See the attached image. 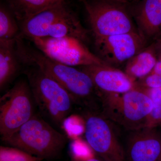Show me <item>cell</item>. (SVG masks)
<instances>
[{"instance_id": "cell-1", "label": "cell", "mask_w": 161, "mask_h": 161, "mask_svg": "<svg viewBox=\"0 0 161 161\" xmlns=\"http://www.w3.org/2000/svg\"><path fill=\"white\" fill-rule=\"evenodd\" d=\"M23 60L26 65L37 67L58 81L68 92L74 103L95 112L101 108V94L91 77L79 68L58 62L31 46L23 52Z\"/></svg>"}, {"instance_id": "cell-2", "label": "cell", "mask_w": 161, "mask_h": 161, "mask_svg": "<svg viewBox=\"0 0 161 161\" xmlns=\"http://www.w3.org/2000/svg\"><path fill=\"white\" fill-rule=\"evenodd\" d=\"M20 36L23 39L73 37L83 42L88 39V31L66 6V2L40 12L20 25Z\"/></svg>"}, {"instance_id": "cell-3", "label": "cell", "mask_w": 161, "mask_h": 161, "mask_svg": "<svg viewBox=\"0 0 161 161\" xmlns=\"http://www.w3.org/2000/svg\"><path fill=\"white\" fill-rule=\"evenodd\" d=\"M2 141L7 146L19 148L43 160H53L61 154L68 138L35 114L14 134Z\"/></svg>"}, {"instance_id": "cell-4", "label": "cell", "mask_w": 161, "mask_h": 161, "mask_svg": "<svg viewBox=\"0 0 161 161\" xmlns=\"http://www.w3.org/2000/svg\"><path fill=\"white\" fill-rule=\"evenodd\" d=\"M26 67L24 73L35 104L45 117L60 126L71 112L74 103L70 95L58 81L37 67Z\"/></svg>"}, {"instance_id": "cell-5", "label": "cell", "mask_w": 161, "mask_h": 161, "mask_svg": "<svg viewBox=\"0 0 161 161\" xmlns=\"http://www.w3.org/2000/svg\"><path fill=\"white\" fill-rule=\"evenodd\" d=\"M153 105L148 95L136 88L124 94L102 95V114L133 131L145 128Z\"/></svg>"}, {"instance_id": "cell-6", "label": "cell", "mask_w": 161, "mask_h": 161, "mask_svg": "<svg viewBox=\"0 0 161 161\" xmlns=\"http://www.w3.org/2000/svg\"><path fill=\"white\" fill-rule=\"evenodd\" d=\"M94 40L136 31L126 3L120 0H80Z\"/></svg>"}, {"instance_id": "cell-7", "label": "cell", "mask_w": 161, "mask_h": 161, "mask_svg": "<svg viewBox=\"0 0 161 161\" xmlns=\"http://www.w3.org/2000/svg\"><path fill=\"white\" fill-rule=\"evenodd\" d=\"M34 99L28 81L20 80L0 98L1 140L11 136L35 115Z\"/></svg>"}, {"instance_id": "cell-8", "label": "cell", "mask_w": 161, "mask_h": 161, "mask_svg": "<svg viewBox=\"0 0 161 161\" xmlns=\"http://www.w3.org/2000/svg\"><path fill=\"white\" fill-rule=\"evenodd\" d=\"M29 40L35 47L47 57L65 65L79 67L108 64L98 56L93 53L86 46L85 42L78 38L67 36Z\"/></svg>"}, {"instance_id": "cell-9", "label": "cell", "mask_w": 161, "mask_h": 161, "mask_svg": "<svg viewBox=\"0 0 161 161\" xmlns=\"http://www.w3.org/2000/svg\"><path fill=\"white\" fill-rule=\"evenodd\" d=\"M85 113V136L94 152L104 161H127L108 119L98 112Z\"/></svg>"}, {"instance_id": "cell-10", "label": "cell", "mask_w": 161, "mask_h": 161, "mask_svg": "<svg viewBox=\"0 0 161 161\" xmlns=\"http://www.w3.org/2000/svg\"><path fill=\"white\" fill-rule=\"evenodd\" d=\"M145 43L146 39L137 31L95 40L98 57L113 67L127 62L145 48Z\"/></svg>"}, {"instance_id": "cell-11", "label": "cell", "mask_w": 161, "mask_h": 161, "mask_svg": "<svg viewBox=\"0 0 161 161\" xmlns=\"http://www.w3.org/2000/svg\"><path fill=\"white\" fill-rule=\"evenodd\" d=\"M78 68L91 77L102 95L124 94L135 89L136 82L125 72L108 64Z\"/></svg>"}, {"instance_id": "cell-12", "label": "cell", "mask_w": 161, "mask_h": 161, "mask_svg": "<svg viewBox=\"0 0 161 161\" xmlns=\"http://www.w3.org/2000/svg\"><path fill=\"white\" fill-rule=\"evenodd\" d=\"M153 129L135 131L129 140V161H157L161 158V137Z\"/></svg>"}, {"instance_id": "cell-13", "label": "cell", "mask_w": 161, "mask_h": 161, "mask_svg": "<svg viewBox=\"0 0 161 161\" xmlns=\"http://www.w3.org/2000/svg\"><path fill=\"white\" fill-rule=\"evenodd\" d=\"M136 19L145 39L157 36L161 33V0H143Z\"/></svg>"}, {"instance_id": "cell-14", "label": "cell", "mask_w": 161, "mask_h": 161, "mask_svg": "<svg viewBox=\"0 0 161 161\" xmlns=\"http://www.w3.org/2000/svg\"><path fill=\"white\" fill-rule=\"evenodd\" d=\"M16 39L0 40V90L3 91L15 78L21 65L16 49Z\"/></svg>"}, {"instance_id": "cell-15", "label": "cell", "mask_w": 161, "mask_h": 161, "mask_svg": "<svg viewBox=\"0 0 161 161\" xmlns=\"http://www.w3.org/2000/svg\"><path fill=\"white\" fill-rule=\"evenodd\" d=\"M158 60L155 43H153L127 61L125 72L136 82L150 74Z\"/></svg>"}, {"instance_id": "cell-16", "label": "cell", "mask_w": 161, "mask_h": 161, "mask_svg": "<svg viewBox=\"0 0 161 161\" xmlns=\"http://www.w3.org/2000/svg\"><path fill=\"white\" fill-rule=\"evenodd\" d=\"M66 0H7L9 8L21 23L40 12Z\"/></svg>"}, {"instance_id": "cell-17", "label": "cell", "mask_w": 161, "mask_h": 161, "mask_svg": "<svg viewBox=\"0 0 161 161\" xmlns=\"http://www.w3.org/2000/svg\"><path fill=\"white\" fill-rule=\"evenodd\" d=\"M20 34V26L9 7H0V40L16 39Z\"/></svg>"}, {"instance_id": "cell-18", "label": "cell", "mask_w": 161, "mask_h": 161, "mask_svg": "<svg viewBox=\"0 0 161 161\" xmlns=\"http://www.w3.org/2000/svg\"><path fill=\"white\" fill-rule=\"evenodd\" d=\"M43 159L10 146L0 147V161H42Z\"/></svg>"}, {"instance_id": "cell-19", "label": "cell", "mask_w": 161, "mask_h": 161, "mask_svg": "<svg viewBox=\"0 0 161 161\" xmlns=\"http://www.w3.org/2000/svg\"><path fill=\"white\" fill-rule=\"evenodd\" d=\"M161 86V76L151 72L149 75L136 81V87L156 88Z\"/></svg>"}, {"instance_id": "cell-20", "label": "cell", "mask_w": 161, "mask_h": 161, "mask_svg": "<svg viewBox=\"0 0 161 161\" xmlns=\"http://www.w3.org/2000/svg\"><path fill=\"white\" fill-rule=\"evenodd\" d=\"M153 103V108L147 118L145 128L154 129L161 125V101Z\"/></svg>"}, {"instance_id": "cell-21", "label": "cell", "mask_w": 161, "mask_h": 161, "mask_svg": "<svg viewBox=\"0 0 161 161\" xmlns=\"http://www.w3.org/2000/svg\"><path fill=\"white\" fill-rule=\"evenodd\" d=\"M135 88L142 91L148 95L151 98L153 102L161 101V86L156 88H145L136 87Z\"/></svg>"}, {"instance_id": "cell-22", "label": "cell", "mask_w": 161, "mask_h": 161, "mask_svg": "<svg viewBox=\"0 0 161 161\" xmlns=\"http://www.w3.org/2000/svg\"><path fill=\"white\" fill-rule=\"evenodd\" d=\"M151 72L161 76V59H158L154 68Z\"/></svg>"}, {"instance_id": "cell-23", "label": "cell", "mask_w": 161, "mask_h": 161, "mask_svg": "<svg viewBox=\"0 0 161 161\" xmlns=\"http://www.w3.org/2000/svg\"><path fill=\"white\" fill-rule=\"evenodd\" d=\"M161 36V33L158 36ZM155 43L156 49L158 57V59H161V36L159 37L157 42Z\"/></svg>"}, {"instance_id": "cell-24", "label": "cell", "mask_w": 161, "mask_h": 161, "mask_svg": "<svg viewBox=\"0 0 161 161\" xmlns=\"http://www.w3.org/2000/svg\"><path fill=\"white\" fill-rule=\"evenodd\" d=\"M85 161H104L102 159L100 158H88Z\"/></svg>"}, {"instance_id": "cell-25", "label": "cell", "mask_w": 161, "mask_h": 161, "mask_svg": "<svg viewBox=\"0 0 161 161\" xmlns=\"http://www.w3.org/2000/svg\"><path fill=\"white\" fill-rule=\"evenodd\" d=\"M120 1L125 2L126 3H128L129 2H135V1H139V0H120Z\"/></svg>"}, {"instance_id": "cell-26", "label": "cell", "mask_w": 161, "mask_h": 161, "mask_svg": "<svg viewBox=\"0 0 161 161\" xmlns=\"http://www.w3.org/2000/svg\"><path fill=\"white\" fill-rule=\"evenodd\" d=\"M157 161H161V158L160 159L158 160Z\"/></svg>"}]
</instances>
